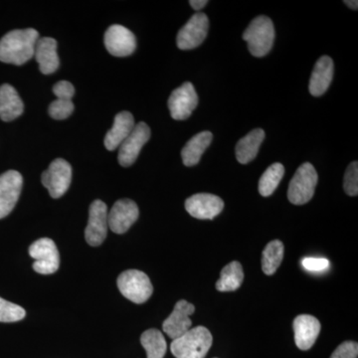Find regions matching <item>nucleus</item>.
<instances>
[{"mask_svg": "<svg viewBox=\"0 0 358 358\" xmlns=\"http://www.w3.org/2000/svg\"><path fill=\"white\" fill-rule=\"evenodd\" d=\"M39 33L33 28L16 29L0 39V61L7 64L23 65L34 57Z\"/></svg>", "mask_w": 358, "mask_h": 358, "instance_id": "1", "label": "nucleus"}, {"mask_svg": "<svg viewBox=\"0 0 358 358\" xmlns=\"http://www.w3.org/2000/svg\"><path fill=\"white\" fill-rule=\"evenodd\" d=\"M212 343L210 331L206 327H196L173 339L171 350L176 358H205Z\"/></svg>", "mask_w": 358, "mask_h": 358, "instance_id": "2", "label": "nucleus"}, {"mask_svg": "<svg viewBox=\"0 0 358 358\" xmlns=\"http://www.w3.org/2000/svg\"><path fill=\"white\" fill-rule=\"evenodd\" d=\"M250 53L255 57H264L272 49L275 41V27L271 18L258 16L251 21L243 33Z\"/></svg>", "mask_w": 358, "mask_h": 358, "instance_id": "3", "label": "nucleus"}, {"mask_svg": "<svg viewBox=\"0 0 358 358\" xmlns=\"http://www.w3.org/2000/svg\"><path fill=\"white\" fill-rule=\"evenodd\" d=\"M317 171L310 162L301 164L289 182L288 189V199L294 205H303L308 203L315 194L317 186Z\"/></svg>", "mask_w": 358, "mask_h": 358, "instance_id": "4", "label": "nucleus"}, {"mask_svg": "<svg viewBox=\"0 0 358 358\" xmlns=\"http://www.w3.org/2000/svg\"><path fill=\"white\" fill-rule=\"evenodd\" d=\"M117 288L124 298L134 303H145L154 292L150 278L138 270L122 272L117 278Z\"/></svg>", "mask_w": 358, "mask_h": 358, "instance_id": "5", "label": "nucleus"}, {"mask_svg": "<svg viewBox=\"0 0 358 358\" xmlns=\"http://www.w3.org/2000/svg\"><path fill=\"white\" fill-rule=\"evenodd\" d=\"M72 180V167L63 159L51 162L48 169L41 176L42 185L47 188L51 197L60 199L69 189Z\"/></svg>", "mask_w": 358, "mask_h": 358, "instance_id": "6", "label": "nucleus"}, {"mask_svg": "<svg viewBox=\"0 0 358 358\" xmlns=\"http://www.w3.org/2000/svg\"><path fill=\"white\" fill-rule=\"evenodd\" d=\"M29 255L35 260L33 268L38 274H54L60 266L57 247L50 238H41L31 244Z\"/></svg>", "mask_w": 358, "mask_h": 358, "instance_id": "7", "label": "nucleus"}, {"mask_svg": "<svg viewBox=\"0 0 358 358\" xmlns=\"http://www.w3.org/2000/svg\"><path fill=\"white\" fill-rule=\"evenodd\" d=\"M209 20L206 14L199 13L187 21L178 33L176 43L180 50H192L199 47L208 34Z\"/></svg>", "mask_w": 358, "mask_h": 358, "instance_id": "8", "label": "nucleus"}, {"mask_svg": "<svg viewBox=\"0 0 358 358\" xmlns=\"http://www.w3.org/2000/svg\"><path fill=\"white\" fill-rule=\"evenodd\" d=\"M108 207L102 200H95L89 209V220L85 238L90 246H100L107 237L108 228Z\"/></svg>", "mask_w": 358, "mask_h": 358, "instance_id": "9", "label": "nucleus"}, {"mask_svg": "<svg viewBox=\"0 0 358 358\" xmlns=\"http://www.w3.org/2000/svg\"><path fill=\"white\" fill-rule=\"evenodd\" d=\"M199 105V96L190 82L174 90L169 99V109L171 117L176 121H185L192 115Z\"/></svg>", "mask_w": 358, "mask_h": 358, "instance_id": "10", "label": "nucleus"}, {"mask_svg": "<svg viewBox=\"0 0 358 358\" xmlns=\"http://www.w3.org/2000/svg\"><path fill=\"white\" fill-rule=\"evenodd\" d=\"M150 138V127L143 122L136 124L128 138L120 145L117 155L119 164L124 167L133 166L140 155L141 148L148 143Z\"/></svg>", "mask_w": 358, "mask_h": 358, "instance_id": "11", "label": "nucleus"}, {"mask_svg": "<svg viewBox=\"0 0 358 358\" xmlns=\"http://www.w3.org/2000/svg\"><path fill=\"white\" fill-rule=\"evenodd\" d=\"M23 178L18 171H8L0 176V219L11 213L20 199Z\"/></svg>", "mask_w": 358, "mask_h": 358, "instance_id": "12", "label": "nucleus"}, {"mask_svg": "<svg viewBox=\"0 0 358 358\" xmlns=\"http://www.w3.org/2000/svg\"><path fill=\"white\" fill-rule=\"evenodd\" d=\"M103 41L107 50L115 57H127L131 55L136 48V39L134 33L119 24L108 28Z\"/></svg>", "mask_w": 358, "mask_h": 358, "instance_id": "13", "label": "nucleus"}, {"mask_svg": "<svg viewBox=\"0 0 358 358\" xmlns=\"http://www.w3.org/2000/svg\"><path fill=\"white\" fill-rule=\"evenodd\" d=\"M140 216L138 205L131 199L117 200L108 213L109 228L115 234H124Z\"/></svg>", "mask_w": 358, "mask_h": 358, "instance_id": "14", "label": "nucleus"}, {"mask_svg": "<svg viewBox=\"0 0 358 358\" xmlns=\"http://www.w3.org/2000/svg\"><path fill=\"white\" fill-rule=\"evenodd\" d=\"M223 200L210 193H197L186 199L185 209L192 217L212 220L222 212Z\"/></svg>", "mask_w": 358, "mask_h": 358, "instance_id": "15", "label": "nucleus"}, {"mask_svg": "<svg viewBox=\"0 0 358 358\" xmlns=\"http://www.w3.org/2000/svg\"><path fill=\"white\" fill-rule=\"evenodd\" d=\"M194 312L195 307L192 303L185 300L178 301L173 308V312L162 324L164 333L171 339L183 336L192 326L189 317Z\"/></svg>", "mask_w": 358, "mask_h": 358, "instance_id": "16", "label": "nucleus"}, {"mask_svg": "<svg viewBox=\"0 0 358 358\" xmlns=\"http://www.w3.org/2000/svg\"><path fill=\"white\" fill-rule=\"evenodd\" d=\"M294 341L301 350L313 348L320 333V324L317 317L310 315H298L294 320Z\"/></svg>", "mask_w": 358, "mask_h": 358, "instance_id": "17", "label": "nucleus"}, {"mask_svg": "<svg viewBox=\"0 0 358 358\" xmlns=\"http://www.w3.org/2000/svg\"><path fill=\"white\" fill-rule=\"evenodd\" d=\"M334 61L329 56H322L315 63L310 75L308 90L313 96L324 95L334 78Z\"/></svg>", "mask_w": 358, "mask_h": 358, "instance_id": "18", "label": "nucleus"}, {"mask_svg": "<svg viewBox=\"0 0 358 358\" xmlns=\"http://www.w3.org/2000/svg\"><path fill=\"white\" fill-rule=\"evenodd\" d=\"M35 59L42 74L50 75L58 70L60 61L57 53V41L51 37L39 38L35 46Z\"/></svg>", "mask_w": 358, "mask_h": 358, "instance_id": "19", "label": "nucleus"}, {"mask_svg": "<svg viewBox=\"0 0 358 358\" xmlns=\"http://www.w3.org/2000/svg\"><path fill=\"white\" fill-rule=\"evenodd\" d=\"M134 119L133 115L129 112H121L115 115L114 124L112 129L106 134L105 147L108 150H115L120 148L122 141L128 138L129 134L133 131Z\"/></svg>", "mask_w": 358, "mask_h": 358, "instance_id": "20", "label": "nucleus"}, {"mask_svg": "<svg viewBox=\"0 0 358 358\" xmlns=\"http://www.w3.org/2000/svg\"><path fill=\"white\" fill-rule=\"evenodd\" d=\"M24 103L11 85L0 86V119L11 122L23 114Z\"/></svg>", "mask_w": 358, "mask_h": 358, "instance_id": "21", "label": "nucleus"}, {"mask_svg": "<svg viewBox=\"0 0 358 358\" xmlns=\"http://www.w3.org/2000/svg\"><path fill=\"white\" fill-rule=\"evenodd\" d=\"M213 134L208 131H201L192 136L181 150L183 164L185 166H194L200 162L202 155L210 145Z\"/></svg>", "mask_w": 358, "mask_h": 358, "instance_id": "22", "label": "nucleus"}, {"mask_svg": "<svg viewBox=\"0 0 358 358\" xmlns=\"http://www.w3.org/2000/svg\"><path fill=\"white\" fill-rule=\"evenodd\" d=\"M265 140V131L262 129H255L238 141L235 152L238 162L247 164L255 159Z\"/></svg>", "mask_w": 358, "mask_h": 358, "instance_id": "23", "label": "nucleus"}, {"mask_svg": "<svg viewBox=\"0 0 358 358\" xmlns=\"http://www.w3.org/2000/svg\"><path fill=\"white\" fill-rule=\"evenodd\" d=\"M243 280V268L241 264L234 261L226 265L221 271V277L216 282V289L219 292L236 291L241 287Z\"/></svg>", "mask_w": 358, "mask_h": 358, "instance_id": "24", "label": "nucleus"}, {"mask_svg": "<svg viewBox=\"0 0 358 358\" xmlns=\"http://www.w3.org/2000/svg\"><path fill=\"white\" fill-rule=\"evenodd\" d=\"M141 345L147 352L148 358H164L167 345L164 334L159 329H150L141 336Z\"/></svg>", "mask_w": 358, "mask_h": 358, "instance_id": "25", "label": "nucleus"}, {"mask_svg": "<svg viewBox=\"0 0 358 358\" xmlns=\"http://www.w3.org/2000/svg\"><path fill=\"white\" fill-rule=\"evenodd\" d=\"M284 174L285 167L280 162L268 166L259 180L258 189L260 194L264 197L272 195L281 182Z\"/></svg>", "mask_w": 358, "mask_h": 358, "instance_id": "26", "label": "nucleus"}, {"mask_svg": "<svg viewBox=\"0 0 358 358\" xmlns=\"http://www.w3.org/2000/svg\"><path fill=\"white\" fill-rule=\"evenodd\" d=\"M284 258V244L274 240L267 244L262 254V268L266 275H272L281 265Z\"/></svg>", "mask_w": 358, "mask_h": 358, "instance_id": "27", "label": "nucleus"}, {"mask_svg": "<svg viewBox=\"0 0 358 358\" xmlns=\"http://www.w3.org/2000/svg\"><path fill=\"white\" fill-rule=\"evenodd\" d=\"M25 315L24 308L0 298V322H20V320L24 319Z\"/></svg>", "mask_w": 358, "mask_h": 358, "instance_id": "28", "label": "nucleus"}, {"mask_svg": "<svg viewBox=\"0 0 358 358\" xmlns=\"http://www.w3.org/2000/svg\"><path fill=\"white\" fill-rule=\"evenodd\" d=\"M343 188L346 194L357 196L358 194V162H352L346 169L343 178Z\"/></svg>", "mask_w": 358, "mask_h": 358, "instance_id": "29", "label": "nucleus"}, {"mask_svg": "<svg viewBox=\"0 0 358 358\" xmlns=\"http://www.w3.org/2000/svg\"><path fill=\"white\" fill-rule=\"evenodd\" d=\"M75 106L72 101L57 100L54 101L49 106V115L54 120H65L69 117L74 112Z\"/></svg>", "mask_w": 358, "mask_h": 358, "instance_id": "30", "label": "nucleus"}, {"mask_svg": "<svg viewBox=\"0 0 358 358\" xmlns=\"http://www.w3.org/2000/svg\"><path fill=\"white\" fill-rule=\"evenodd\" d=\"M358 345L355 341H348L341 343L334 350L331 358H357Z\"/></svg>", "mask_w": 358, "mask_h": 358, "instance_id": "31", "label": "nucleus"}, {"mask_svg": "<svg viewBox=\"0 0 358 358\" xmlns=\"http://www.w3.org/2000/svg\"><path fill=\"white\" fill-rule=\"evenodd\" d=\"M53 93L59 100L72 101L75 95V88L70 82L60 81L54 85Z\"/></svg>", "mask_w": 358, "mask_h": 358, "instance_id": "32", "label": "nucleus"}, {"mask_svg": "<svg viewBox=\"0 0 358 358\" xmlns=\"http://www.w3.org/2000/svg\"><path fill=\"white\" fill-rule=\"evenodd\" d=\"M303 266L308 271L320 272L329 267V262L327 259L306 258L303 260Z\"/></svg>", "mask_w": 358, "mask_h": 358, "instance_id": "33", "label": "nucleus"}, {"mask_svg": "<svg viewBox=\"0 0 358 358\" xmlns=\"http://www.w3.org/2000/svg\"><path fill=\"white\" fill-rule=\"evenodd\" d=\"M189 4L194 10L199 11L203 9L206 4H208V1L207 0H190Z\"/></svg>", "mask_w": 358, "mask_h": 358, "instance_id": "34", "label": "nucleus"}, {"mask_svg": "<svg viewBox=\"0 0 358 358\" xmlns=\"http://www.w3.org/2000/svg\"><path fill=\"white\" fill-rule=\"evenodd\" d=\"M345 3L350 7V8L353 9V10H357L358 2L357 0H345Z\"/></svg>", "mask_w": 358, "mask_h": 358, "instance_id": "35", "label": "nucleus"}]
</instances>
